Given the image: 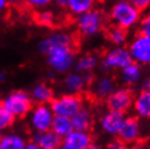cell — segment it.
I'll return each mask as SVG.
<instances>
[{
	"label": "cell",
	"instance_id": "cell-18",
	"mask_svg": "<svg viewBox=\"0 0 150 149\" xmlns=\"http://www.w3.org/2000/svg\"><path fill=\"white\" fill-rule=\"evenodd\" d=\"M114 89H115L114 81L110 76H102L98 78L93 87L94 95L99 99H105Z\"/></svg>",
	"mask_w": 150,
	"mask_h": 149
},
{
	"label": "cell",
	"instance_id": "cell-35",
	"mask_svg": "<svg viewBox=\"0 0 150 149\" xmlns=\"http://www.w3.org/2000/svg\"><path fill=\"white\" fill-rule=\"evenodd\" d=\"M86 149H103V148H102L100 145H98V144H96V143L93 142L89 146H88V147H87Z\"/></svg>",
	"mask_w": 150,
	"mask_h": 149
},
{
	"label": "cell",
	"instance_id": "cell-33",
	"mask_svg": "<svg viewBox=\"0 0 150 149\" xmlns=\"http://www.w3.org/2000/svg\"><path fill=\"white\" fill-rule=\"evenodd\" d=\"M52 1L54 2V4H56L57 7L59 8H67L69 2V0H52Z\"/></svg>",
	"mask_w": 150,
	"mask_h": 149
},
{
	"label": "cell",
	"instance_id": "cell-40",
	"mask_svg": "<svg viewBox=\"0 0 150 149\" xmlns=\"http://www.w3.org/2000/svg\"><path fill=\"white\" fill-rule=\"evenodd\" d=\"M1 138H2V134H1V132H0V142H1Z\"/></svg>",
	"mask_w": 150,
	"mask_h": 149
},
{
	"label": "cell",
	"instance_id": "cell-8",
	"mask_svg": "<svg viewBox=\"0 0 150 149\" xmlns=\"http://www.w3.org/2000/svg\"><path fill=\"white\" fill-rule=\"evenodd\" d=\"M128 51L134 62L142 65H150V37L137 34L128 45Z\"/></svg>",
	"mask_w": 150,
	"mask_h": 149
},
{
	"label": "cell",
	"instance_id": "cell-31",
	"mask_svg": "<svg viewBox=\"0 0 150 149\" xmlns=\"http://www.w3.org/2000/svg\"><path fill=\"white\" fill-rule=\"evenodd\" d=\"M134 7H136L139 11L147 10L150 7V0H128Z\"/></svg>",
	"mask_w": 150,
	"mask_h": 149
},
{
	"label": "cell",
	"instance_id": "cell-14",
	"mask_svg": "<svg viewBox=\"0 0 150 149\" xmlns=\"http://www.w3.org/2000/svg\"><path fill=\"white\" fill-rule=\"evenodd\" d=\"M63 143L75 149H86L93 143V136L88 131L73 130L63 138Z\"/></svg>",
	"mask_w": 150,
	"mask_h": 149
},
{
	"label": "cell",
	"instance_id": "cell-38",
	"mask_svg": "<svg viewBox=\"0 0 150 149\" xmlns=\"http://www.w3.org/2000/svg\"><path fill=\"white\" fill-rule=\"evenodd\" d=\"M8 4H19V2H21L22 0H7Z\"/></svg>",
	"mask_w": 150,
	"mask_h": 149
},
{
	"label": "cell",
	"instance_id": "cell-1",
	"mask_svg": "<svg viewBox=\"0 0 150 149\" xmlns=\"http://www.w3.org/2000/svg\"><path fill=\"white\" fill-rule=\"evenodd\" d=\"M109 16L113 25L128 31L138 25L142 19V11L128 0H116L110 8Z\"/></svg>",
	"mask_w": 150,
	"mask_h": 149
},
{
	"label": "cell",
	"instance_id": "cell-25",
	"mask_svg": "<svg viewBox=\"0 0 150 149\" xmlns=\"http://www.w3.org/2000/svg\"><path fill=\"white\" fill-rule=\"evenodd\" d=\"M107 37L110 40V43L114 46H124V44H126L128 39V32L127 30L113 25L108 30Z\"/></svg>",
	"mask_w": 150,
	"mask_h": 149
},
{
	"label": "cell",
	"instance_id": "cell-11",
	"mask_svg": "<svg viewBox=\"0 0 150 149\" xmlns=\"http://www.w3.org/2000/svg\"><path fill=\"white\" fill-rule=\"evenodd\" d=\"M142 135L140 122L136 116H125L123 124L119 131V138L126 145H134L139 140Z\"/></svg>",
	"mask_w": 150,
	"mask_h": 149
},
{
	"label": "cell",
	"instance_id": "cell-30",
	"mask_svg": "<svg viewBox=\"0 0 150 149\" xmlns=\"http://www.w3.org/2000/svg\"><path fill=\"white\" fill-rule=\"evenodd\" d=\"M103 149H127V145L122 142L120 138L111 139Z\"/></svg>",
	"mask_w": 150,
	"mask_h": 149
},
{
	"label": "cell",
	"instance_id": "cell-17",
	"mask_svg": "<svg viewBox=\"0 0 150 149\" xmlns=\"http://www.w3.org/2000/svg\"><path fill=\"white\" fill-rule=\"evenodd\" d=\"M143 70L140 64L132 61L121 70V81L127 86H134L142 81Z\"/></svg>",
	"mask_w": 150,
	"mask_h": 149
},
{
	"label": "cell",
	"instance_id": "cell-23",
	"mask_svg": "<svg viewBox=\"0 0 150 149\" xmlns=\"http://www.w3.org/2000/svg\"><path fill=\"white\" fill-rule=\"evenodd\" d=\"M26 142L20 134L8 133L2 135L0 142V149H23Z\"/></svg>",
	"mask_w": 150,
	"mask_h": 149
},
{
	"label": "cell",
	"instance_id": "cell-12",
	"mask_svg": "<svg viewBox=\"0 0 150 149\" xmlns=\"http://www.w3.org/2000/svg\"><path fill=\"white\" fill-rule=\"evenodd\" d=\"M125 119V113L109 110L100 119V127L103 133L110 136H117L123 121Z\"/></svg>",
	"mask_w": 150,
	"mask_h": 149
},
{
	"label": "cell",
	"instance_id": "cell-32",
	"mask_svg": "<svg viewBox=\"0 0 150 149\" xmlns=\"http://www.w3.org/2000/svg\"><path fill=\"white\" fill-rule=\"evenodd\" d=\"M23 149H41V148H40V146L38 145L37 143H35L34 140H33V142L26 143Z\"/></svg>",
	"mask_w": 150,
	"mask_h": 149
},
{
	"label": "cell",
	"instance_id": "cell-34",
	"mask_svg": "<svg viewBox=\"0 0 150 149\" xmlns=\"http://www.w3.org/2000/svg\"><path fill=\"white\" fill-rule=\"evenodd\" d=\"M8 6V1L7 0H0V13L4 11V9L7 8Z\"/></svg>",
	"mask_w": 150,
	"mask_h": 149
},
{
	"label": "cell",
	"instance_id": "cell-37",
	"mask_svg": "<svg viewBox=\"0 0 150 149\" xmlns=\"http://www.w3.org/2000/svg\"><path fill=\"white\" fill-rule=\"evenodd\" d=\"M132 149H148V148H147L145 145H142V144H137V145H135Z\"/></svg>",
	"mask_w": 150,
	"mask_h": 149
},
{
	"label": "cell",
	"instance_id": "cell-9",
	"mask_svg": "<svg viewBox=\"0 0 150 149\" xmlns=\"http://www.w3.org/2000/svg\"><path fill=\"white\" fill-rule=\"evenodd\" d=\"M105 100H107V107L109 110L126 113L133 107L134 95L128 88H119V89L113 90L105 98Z\"/></svg>",
	"mask_w": 150,
	"mask_h": 149
},
{
	"label": "cell",
	"instance_id": "cell-10",
	"mask_svg": "<svg viewBox=\"0 0 150 149\" xmlns=\"http://www.w3.org/2000/svg\"><path fill=\"white\" fill-rule=\"evenodd\" d=\"M73 46V37L65 32H56L46 36L38 44V51L47 56L54 49Z\"/></svg>",
	"mask_w": 150,
	"mask_h": 149
},
{
	"label": "cell",
	"instance_id": "cell-24",
	"mask_svg": "<svg viewBox=\"0 0 150 149\" xmlns=\"http://www.w3.org/2000/svg\"><path fill=\"white\" fill-rule=\"evenodd\" d=\"M95 4L96 0H69L67 8L72 14L77 16L84 12L94 9Z\"/></svg>",
	"mask_w": 150,
	"mask_h": 149
},
{
	"label": "cell",
	"instance_id": "cell-5",
	"mask_svg": "<svg viewBox=\"0 0 150 149\" xmlns=\"http://www.w3.org/2000/svg\"><path fill=\"white\" fill-rule=\"evenodd\" d=\"M49 106L54 116L72 118L83 107V100L79 96V94L69 93L53 98Z\"/></svg>",
	"mask_w": 150,
	"mask_h": 149
},
{
	"label": "cell",
	"instance_id": "cell-16",
	"mask_svg": "<svg viewBox=\"0 0 150 149\" xmlns=\"http://www.w3.org/2000/svg\"><path fill=\"white\" fill-rule=\"evenodd\" d=\"M133 109L138 118L150 120V89H143L134 96Z\"/></svg>",
	"mask_w": 150,
	"mask_h": 149
},
{
	"label": "cell",
	"instance_id": "cell-39",
	"mask_svg": "<svg viewBox=\"0 0 150 149\" xmlns=\"http://www.w3.org/2000/svg\"><path fill=\"white\" fill-rule=\"evenodd\" d=\"M4 74L2 72H0V83L4 81Z\"/></svg>",
	"mask_w": 150,
	"mask_h": 149
},
{
	"label": "cell",
	"instance_id": "cell-28",
	"mask_svg": "<svg viewBox=\"0 0 150 149\" xmlns=\"http://www.w3.org/2000/svg\"><path fill=\"white\" fill-rule=\"evenodd\" d=\"M138 33L150 37V12L142 16L138 23Z\"/></svg>",
	"mask_w": 150,
	"mask_h": 149
},
{
	"label": "cell",
	"instance_id": "cell-27",
	"mask_svg": "<svg viewBox=\"0 0 150 149\" xmlns=\"http://www.w3.org/2000/svg\"><path fill=\"white\" fill-rule=\"evenodd\" d=\"M36 21H37L38 24L49 27V26H52L54 24L56 16H54L52 11L46 10V9H41L40 11L37 13V15H36Z\"/></svg>",
	"mask_w": 150,
	"mask_h": 149
},
{
	"label": "cell",
	"instance_id": "cell-3",
	"mask_svg": "<svg viewBox=\"0 0 150 149\" xmlns=\"http://www.w3.org/2000/svg\"><path fill=\"white\" fill-rule=\"evenodd\" d=\"M47 63L57 73H68L74 67L76 56L71 47H61L47 55Z\"/></svg>",
	"mask_w": 150,
	"mask_h": 149
},
{
	"label": "cell",
	"instance_id": "cell-36",
	"mask_svg": "<svg viewBox=\"0 0 150 149\" xmlns=\"http://www.w3.org/2000/svg\"><path fill=\"white\" fill-rule=\"evenodd\" d=\"M58 149H75V148H73V147H71V146H69L68 144H65V143H62V145H61Z\"/></svg>",
	"mask_w": 150,
	"mask_h": 149
},
{
	"label": "cell",
	"instance_id": "cell-2",
	"mask_svg": "<svg viewBox=\"0 0 150 149\" xmlns=\"http://www.w3.org/2000/svg\"><path fill=\"white\" fill-rule=\"evenodd\" d=\"M33 102L30 95L24 90H13L1 101L15 118L26 116L33 109Z\"/></svg>",
	"mask_w": 150,
	"mask_h": 149
},
{
	"label": "cell",
	"instance_id": "cell-20",
	"mask_svg": "<svg viewBox=\"0 0 150 149\" xmlns=\"http://www.w3.org/2000/svg\"><path fill=\"white\" fill-rule=\"evenodd\" d=\"M71 119L73 126H74V130L89 131V128L91 127V124H93L91 112L88 109L84 108V107L79 109Z\"/></svg>",
	"mask_w": 150,
	"mask_h": 149
},
{
	"label": "cell",
	"instance_id": "cell-7",
	"mask_svg": "<svg viewBox=\"0 0 150 149\" xmlns=\"http://www.w3.org/2000/svg\"><path fill=\"white\" fill-rule=\"evenodd\" d=\"M54 113L48 104H37L30 112V125L35 133L51 130Z\"/></svg>",
	"mask_w": 150,
	"mask_h": 149
},
{
	"label": "cell",
	"instance_id": "cell-19",
	"mask_svg": "<svg viewBox=\"0 0 150 149\" xmlns=\"http://www.w3.org/2000/svg\"><path fill=\"white\" fill-rule=\"evenodd\" d=\"M30 97L37 104H50L53 98V90L46 83H38L32 89Z\"/></svg>",
	"mask_w": 150,
	"mask_h": 149
},
{
	"label": "cell",
	"instance_id": "cell-13",
	"mask_svg": "<svg viewBox=\"0 0 150 149\" xmlns=\"http://www.w3.org/2000/svg\"><path fill=\"white\" fill-rule=\"evenodd\" d=\"M90 79L91 75L89 73H81L79 71L68 72L63 84L70 94H79L90 82Z\"/></svg>",
	"mask_w": 150,
	"mask_h": 149
},
{
	"label": "cell",
	"instance_id": "cell-21",
	"mask_svg": "<svg viewBox=\"0 0 150 149\" xmlns=\"http://www.w3.org/2000/svg\"><path fill=\"white\" fill-rule=\"evenodd\" d=\"M51 130L58 134L60 137L64 138L67 137L72 131L74 130L72 119L68 116H54V119L52 121Z\"/></svg>",
	"mask_w": 150,
	"mask_h": 149
},
{
	"label": "cell",
	"instance_id": "cell-6",
	"mask_svg": "<svg viewBox=\"0 0 150 149\" xmlns=\"http://www.w3.org/2000/svg\"><path fill=\"white\" fill-rule=\"evenodd\" d=\"M133 61L128 48L124 46H114L105 53L101 60V67L105 71L122 70Z\"/></svg>",
	"mask_w": 150,
	"mask_h": 149
},
{
	"label": "cell",
	"instance_id": "cell-26",
	"mask_svg": "<svg viewBox=\"0 0 150 149\" xmlns=\"http://www.w3.org/2000/svg\"><path fill=\"white\" fill-rule=\"evenodd\" d=\"M15 116L0 102V132L7 131L13 125Z\"/></svg>",
	"mask_w": 150,
	"mask_h": 149
},
{
	"label": "cell",
	"instance_id": "cell-4",
	"mask_svg": "<svg viewBox=\"0 0 150 149\" xmlns=\"http://www.w3.org/2000/svg\"><path fill=\"white\" fill-rule=\"evenodd\" d=\"M103 14L97 9H91L76 16L75 24L83 36L93 37L101 31L103 26Z\"/></svg>",
	"mask_w": 150,
	"mask_h": 149
},
{
	"label": "cell",
	"instance_id": "cell-22",
	"mask_svg": "<svg viewBox=\"0 0 150 149\" xmlns=\"http://www.w3.org/2000/svg\"><path fill=\"white\" fill-rule=\"evenodd\" d=\"M98 65V58L93 53H86L75 61L74 67L81 73H90Z\"/></svg>",
	"mask_w": 150,
	"mask_h": 149
},
{
	"label": "cell",
	"instance_id": "cell-29",
	"mask_svg": "<svg viewBox=\"0 0 150 149\" xmlns=\"http://www.w3.org/2000/svg\"><path fill=\"white\" fill-rule=\"evenodd\" d=\"M24 4L28 6L30 8L33 9H37V10H41L45 9L52 2V0H23Z\"/></svg>",
	"mask_w": 150,
	"mask_h": 149
},
{
	"label": "cell",
	"instance_id": "cell-15",
	"mask_svg": "<svg viewBox=\"0 0 150 149\" xmlns=\"http://www.w3.org/2000/svg\"><path fill=\"white\" fill-rule=\"evenodd\" d=\"M33 140L37 143L41 149H58L62 145L63 138L56 134L52 130H48L45 132L35 133Z\"/></svg>",
	"mask_w": 150,
	"mask_h": 149
}]
</instances>
